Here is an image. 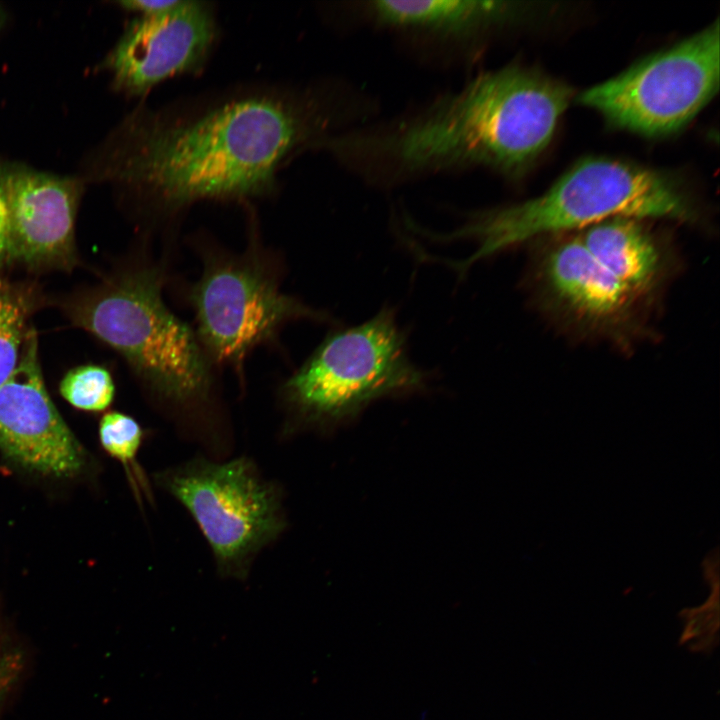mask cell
<instances>
[{"mask_svg":"<svg viewBox=\"0 0 720 720\" xmlns=\"http://www.w3.org/2000/svg\"><path fill=\"white\" fill-rule=\"evenodd\" d=\"M368 98L344 82L236 88L159 109L140 106L88 153L78 175L140 210L271 195L289 160L366 121Z\"/></svg>","mask_w":720,"mask_h":720,"instance_id":"obj_1","label":"cell"},{"mask_svg":"<svg viewBox=\"0 0 720 720\" xmlns=\"http://www.w3.org/2000/svg\"><path fill=\"white\" fill-rule=\"evenodd\" d=\"M571 98L566 84L518 65L483 71L347 132L339 156L345 169L380 188L475 169L516 175L548 146Z\"/></svg>","mask_w":720,"mask_h":720,"instance_id":"obj_2","label":"cell"},{"mask_svg":"<svg viewBox=\"0 0 720 720\" xmlns=\"http://www.w3.org/2000/svg\"><path fill=\"white\" fill-rule=\"evenodd\" d=\"M163 280L157 265L126 261L55 304L74 327L115 350L154 398L191 410L210 400L214 364L166 304Z\"/></svg>","mask_w":720,"mask_h":720,"instance_id":"obj_3","label":"cell"},{"mask_svg":"<svg viewBox=\"0 0 720 720\" xmlns=\"http://www.w3.org/2000/svg\"><path fill=\"white\" fill-rule=\"evenodd\" d=\"M626 217L639 220L691 221L696 217L687 196L658 171L606 158L578 162L543 194L511 205L470 212L436 240H466L474 252L455 262L464 274L475 262L525 242L580 231L596 223Z\"/></svg>","mask_w":720,"mask_h":720,"instance_id":"obj_4","label":"cell"},{"mask_svg":"<svg viewBox=\"0 0 720 720\" xmlns=\"http://www.w3.org/2000/svg\"><path fill=\"white\" fill-rule=\"evenodd\" d=\"M430 375L409 357L395 311L385 306L365 322L329 333L282 386L303 423L335 426L373 402L424 391Z\"/></svg>","mask_w":720,"mask_h":720,"instance_id":"obj_5","label":"cell"},{"mask_svg":"<svg viewBox=\"0 0 720 720\" xmlns=\"http://www.w3.org/2000/svg\"><path fill=\"white\" fill-rule=\"evenodd\" d=\"M720 80L719 22L593 86L578 101L619 128L664 136L685 127Z\"/></svg>","mask_w":720,"mask_h":720,"instance_id":"obj_6","label":"cell"},{"mask_svg":"<svg viewBox=\"0 0 720 720\" xmlns=\"http://www.w3.org/2000/svg\"><path fill=\"white\" fill-rule=\"evenodd\" d=\"M190 300L195 332L212 363L237 369L250 352L272 341L287 323L329 319L326 313L282 292L269 266L250 251L207 254Z\"/></svg>","mask_w":720,"mask_h":720,"instance_id":"obj_7","label":"cell"},{"mask_svg":"<svg viewBox=\"0 0 720 720\" xmlns=\"http://www.w3.org/2000/svg\"><path fill=\"white\" fill-rule=\"evenodd\" d=\"M156 481L191 514L225 576H245L255 553L284 527L276 490L246 458L196 460L158 473Z\"/></svg>","mask_w":720,"mask_h":720,"instance_id":"obj_8","label":"cell"},{"mask_svg":"<svg viewBox=\"0 0 720 720\" xmlns=\"http://www.w3.org/2000/svg\"><path fill=\"white\" fill-rule=\"evenodd\" d=\"M552 237L535 249L529 275L543 312L577 336L624 349L647 336L645 303L597 261L577 233Z\"/></svg>","mask_w":720,"mask_h":720,"instance_id":"obj_9","label":"cell"},{"mask_svg":"<svg viewBox=\"0 0 720 720\" xmlns=\"http://www.w3.org/2000/svg\"><path fill=\"white\" fill-rule=\"evenodd\" d=\"M137 16L102 63L116 91L140 97L168 78L200 72L218 34L210 3L178 0L163 12Z\"/></svg>","mask_w":720,"mask_h":720,"instance_id":"obj_10","label":"cell"},{"mask_svg":"<svg viewBox=\"0 0 720 720\" xmlns=\"http://www.w3.org/2000/svg\"><path fill=\"white\" fill-rule=\"evenodd\" d=\"M9 210L10 264L32 272H71L79 266L76 218L85 183L19 161H3Z\"/></svg>","mask_w":720,"mask_h":720,"instance_id":"obj_11","label":"cell"},{"mask_svg":"<svg viewBox=\"0 0 720 720\" xmlns=\"http://www.w3.org/2000/svg\"><path fill=\"white\" fill-rule=\"evenodd\" d=\"M38 343L31 326L15 371L0 387V450L27 469L71 476L83 454L47 392Z\"/></svg>","mask_w":720,"mask_h":720,"instance_id":"obj_12","label":"cell"},{"mask_svg":"<svg viewBox=\"0 0 720 720\" xmlns=\"http://www.w3.org/2000/svg\"><path fill=\"white\" fill-rule=\"evenodd\" d=\"M353 11L369 27L430 49L472 51L510 19L512 3L481 0H368Z\"/></svg>","mask_w":720,"mask_h":720,"instance_id":"obj_13","label":"cell"},{"mask_svg":"<svg viewBox=\"0 0 720 720\" xmlns=\"http://www.w3.org/2000/svg\"><path fill=\"white\" fill-rule=\"evenodd\" d=\"M642 220L608 219L577 232L587 250L635 297L648 303L672 272V256Z\"/></svg>","mask_w":720,"mask_h":720,"instance_id":"obj_14","label":"cell"},{"mask_svg":"<svg viewBox=\"0 0 720 720\" xmlns=\"http://www.w3.org/2000/svg\"><path fill=\"white\" fill-rule=\"evenodd\" d=\"M43 304L45 297L34 283L0 275V387L15 371L30 319Z\"/></svg>","mask_w":720,"mask_h":720,"instance_id":"obj_15","label":"cell"},{"mask_svg":"<svg viewBox=\"0 0 720 720\" xmlns=\"http://www.w3.org/2000/svg\"><path fill=\"white\" fill-rule=\"evenodd\" d=\"M59 391L75 408L95 412L110 406L115 385L108 369L96 364H86L70 369L62 378Z\"/></svg>","mask_w":720,"mask_h":720,"instance_id":"obj_16","label":"cell"},{"mask_svg":"<svg viewBox=\"0 0 720 720\" xmlns=\"http://www.w3.org/2000/svg\"><path fill=\"white\" fill-rule=\"evenodd\" d=\"M99 437L103 448L127 465L135 459L142 442L143 430L133 417L111 411L100 421Z\"/></svg>","mask_w":720,"mask_h":720,"instance_id":"obj_17","label":"cell"},{"mask_svg":"<svg viewBox=\"0 0 720 720\" xmlns=\"http://www.w3.org/2000/svg\"><path fill=\"white\" fill-rule=\"evenodd\" d=\"M22 655L0 630V707L14 688L22 671Z\"/></svg>","mask_w":720,"mask_h":720,"instance_id":"obj_18","label":"cell"},{"mask_svg":"<svg viewBox=\"0 0 720 720\" xmlns=\"http://www.w3.org/2000/svg\"><path fill=\"white\" fill-rule=\"evenodd\" d=\"M3 161L4 159L0 157V272L10 264V223L2 178Z\"/></svg>","mask_w":720,"mask_h":720,"instance_id":"obj_19","label":"cell"},{"mask_svg":"<svg viewBox=\"0 0 720 720\" xmlns=\"http://www.w3.org/2000/svg\"><path fill=\"white\" fill-rule=\"evenodd\" d=\"M178 0H130L119 1L117 4L124 10L138 15H152L173 7Z\"/></svg>","mask_w":720,"mask_h":720,"instance_id":"obj_20","label":"cell"},{"mask_svg":"<svg viewBox=\"0 0 720 720\" xmlns=\"http://www.w3.org/2000/svg\"><path fill=\"white\" fill-rule=\"evenodd\" d=\"M3 22H4V13H3L2 8L0 7V28L3 24Z\"/></svg>","mask_w":720,"mask_h":720,"instance_id":"obj_21","label":"cell"}]
</instances>
